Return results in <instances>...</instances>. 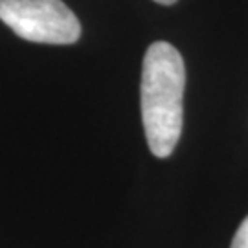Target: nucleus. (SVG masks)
<instances>
[{
	"mask_svg": "<svg viewBox=\"0 0 248 248\" xmlns=\"http://www.w3.org/2000/svg\"><path fill=\"white\" fill-rule=\"evenodd\" d=\"M186 66L175 46L156 41L147 48L142 68V122L149 149L158 158L175 151L184 120Z\"/></svg>",
	"mask_w": 248,
	"mask_h": 248,
	"instance_id": "nucleus-1",
	"label": "nucleus"
},
{
	"mask_svg": "<svg viewBox=\"0 0 248 248\" xmlns=\"http://www.w3.org/2000/svg\"><path fill=\"white\" fill-rule=\"evenodd\" d=\"M0 20L20 39L41 45H74L81 24L61 0H0Z\"/></svg>",
	"mask_w": 248,
	"mask_h": 248,
	"instance_id": "nucleus-2",
	"label": "nucleus"
},
{
	"mask_svg": "<svg viewBox=\"0 0 248 248\" xmlns=\"http://www.w3.org/2000/svg\"><path fill=\"white\" fill-rule=\"evenodd\" d=\"M230 248H248V217H245V221L237 228Z\"/></svg>",
	"mask_w": 248,
	"mask_h": 248,
	"instance_id": "nucleus-3",
	"label": "nucleus"
},
{
	"mask_svg": "<svg viewBox=\"0 0 248 248\" xmlns=\"http://www.w3.org/2000/svg\"><path fill=\"white\" fill-rule=\"evenodd\" d=\"M155 2H158V4H164V6H171V4H175L177 0H155Z\"/></svg>",
	"mask_w": 248,
	"mask_h": 248,
	"instance_id": "nucleus-4",
	"label": "nucleus"
}]
</instances>
